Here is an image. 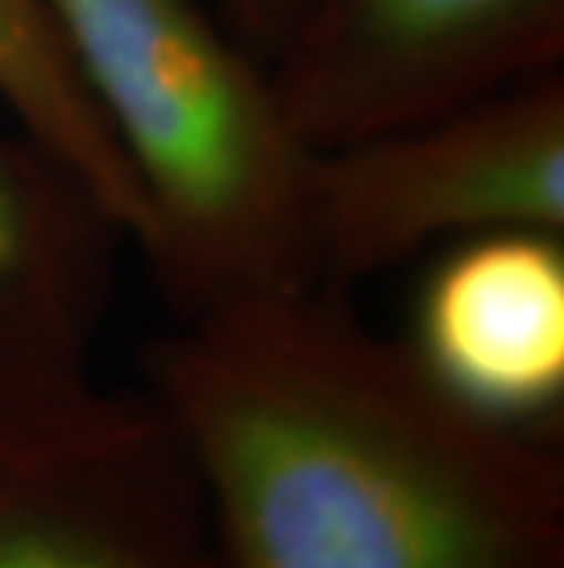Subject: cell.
<instances>
[{
  "label": "cell",
  "instance_id": "cell-4",
  "mask_svg": "<svg viewBox=\"0 0 564 568\" xmlns=\"http://www.w3.org/2000/svg\"><path fill=\"white\" fill-rule=\"evenodd\" d=\"M0 568H213L198 477L151 393L85 382L0 418Z\"/></svg>",
  "mask_w": 564,
  "mask_h": 568
},
{
  "label": "cell",
  "instance_id": "cell-1",
  "mask_svg": "<svg viewBox=\"0 0 564 568\" xmlns=\"http://www.w3.org/2000/svg\"><path fill=\"white\" fill-rule=\"evenodd\" d=\"M143 364L198 477L213 568H564L550 437L454 404L345 290L198 312Z\"/></svg>",
  "mask_w": 564,
  "mask_h": 568
},
{
  "label": "cell",
  "instance_id": "cell-9",
  "mask_svg": "<svg viewBox=\"0 0 564 568\" xmlns=\"http://www.w3.org/2000/svg\"><path fill=\"white\" fill-rule=\"evenodd\" d=\"M202 4L221 19V27L249 55L271 67L275 55L283 52V44L297 30V22H301L308 0H202Z\"/></svg>",
  "mask_w": 564,
  "mask_h": 568
},
{
  "label": "cell",
  "instance_id": "cell-5",
  "mask_svg": "<svg viewBox=\"0 0 564 568\" xmlns=\"http://www.w3.org/2000/svg\"><path fill=\"white\" fill-rule=\"evenodd\" d=\"M564 59V0H308L268 67L294 129L334 148L411 125Z\"/></svg>",
  "mask_w": 564,
  "mask_h": 568
},
{
  "label": "cell",
  "instance_id": "cell-7",
  "mask_svg": "<svg viewBox=\"0 0 564 568\" xmlns=\"http://www.w3.org/2000/svg\"><path fill=\"white\" fill-rule=\"evenodd\" d=\"M117 243L63 165L0 136V418L89 382Z\"/></svg>",
  "mask_w": 564,
  "mask_h": 568
},
{
  "label": "cell",
  "instance_id": "cell-2",
  "mask_svg": "<svg viewBox=\"0 0 564 568\" xmlns=\"http://www.w3.org/2000/svg\"><path fill=\"white\" fill-rule=\"evenodd\" d=\"M147 205L140 246L180 320L319 286L316 148L268 67L202 0H48Z\"/></svg>",
  "mask_w": 564,
  "mask_h": 568
},
{
  "label": "cell",
  "instance_id": "cell-6",
  "mask_svg": "<svg viewBox=\"0 0 564 568\" xmlns=\"http://www.w3.org/2000/svg\"><path fill=\"white\" fill-rule=\"evenodd\" d=\"M403 348L454 404L550 437L564 407V235L510 227L443 246Z\"/></svg>",
  "mask_w": 564,
  "mask_h": 568
},
{
  "label": "cell",
  "instance_id": "cell-3",
  "mask_svg": "<svg viewBox=\"0 0 564 568\" xmlns=\"http://www.w3.org/2000/svg\"><path fill=\"white\" fill-rule=\"evenodd\" d=\"M539 227L564 235L561 70L375 136L316 148L308 243L319 286L459 239Z\"/></svg>",
  "mask_w": 564,
  "mask_h": 568
},
{
  "label": "cell",
  "instance_id": "cell-8",
  "mask_svg": "<svg viewBox=\"0 0 564 568\" xmlns=\"http://www.w3.org/2000/svg\"><path fill=\"white\" fill-rule=\"evenodd\" d=\"M0 103L19 118L22 136L100 202L125 243H147V205L48 0H0Z\"/></svg>",
  "mask_w": 564,
  "mask_h": 568
}]
</instances>
